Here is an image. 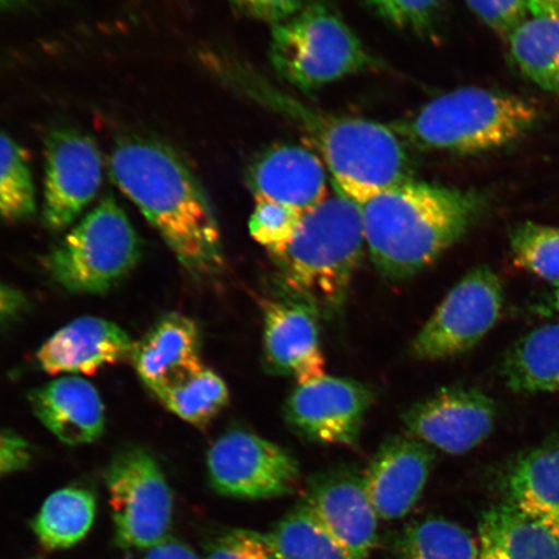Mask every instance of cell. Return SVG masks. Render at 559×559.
<instances>
[{"label":"cell","instance_id":"6da1fadb","mask_svg":"<svg viewBox=\"0 0 559 559\" xmlns=\"http://www.w3.org/2000/svg\"><path fill=\"white\" fill-rule=\"evenodd\" d=\"M116 186L134 202L188 275L206 280L225 269L222 236L198 178L169 145L124 138L109 157Z\"/></svg>","mask_w":559,"mask_h":559},{"label":"cell","instance_id":"7a4b0ae2","mask_svg":"<svg viewBox=\"0 0 559 559\" xmlns=\"http://www.w3.org/2000/svg\"><path fill=\"white\" fill-rule=\"evenodd\" d=\"M226 80L263 107L298 126L323 157L335 191L358 205L411 179L404 140L391 126L324 114L237 61H221Z\"/></svg>","mask_w":559,"mask_h":559},{"label":"cell","instance_id":"3957f363","mask_svg":"<svg viewBox=\"0 0 559 559\" xmlns=\"http://www.w3.org/2000/svg\"><path fill=\"white\" fill-rule=\"evenodd\" d=\"M362 229L383 277L404 280L430 267L477 221L484 201L472 191L408 179L361 206Z\"/></svg>","mask_w":559,"mask_h":559},{"label":"cell","instance_id":"277c9868","mask_svg":"<svg viewBox=\"0 0 559 559\" xmlns=\"http://www.w3.org/2000/svg\"><path fill=\"white\" fill-rule=\"evenodd\" d=\"M365 245L360 205L335 191L302 215L293 239L271 257L293 300L333 314L345 304Z\"/></svg>","mask_w":559,"mask_h":559},{"label":"cell","instance_id":"5b68a950","mask_svg":"<svg viewBox=\"0 0 559 559\" xmlns=\"http://www.w3.org/2000/svg\"><path fill=\"white\" fill-rule=\"evenodd\" d=\"M539 117V109L520 96L464 87L437 97L391 128L419 150L469 155L516 142Z\"/></svg>","mask_w":559,"mask_h":559},{"label":"cell","instance_id":"8992f818","mask_svg":"<svg viewBox=\"0 0 559 559\" xmlns=\"http://www.w3.org/2000/svg\"><path fill=\"white\" fill-rule=\"evenodd\" d=\"M270 59L285 82L305 93L374 64L356 34L321 0L272 26Z\"/></svg>","mask_w":559,"mask_h":559},{"label":"cell","instance_id":"52a82bcc","mask_svg":"<svg viewBox=\"0 0 559 559\" xmlns=\"http://www.w3.org/2000/svg\"><path fill=\"white\" fill-rule=\"evenodd\" d=\"M142 242L114 195H105L45 258L55 282L76 295H104L134 270Z\"/></svg>","mask_w":559,"mask_h":559},{"label":"cell","instance_id":"ba28073f","mask_svg":"<svg viewBox=\"0 0 559 559\" xmlns=\"http://www.w3.org/2000/svg\"><path fill=\"white\" fill-rule=\"evenodd\" d=\"M116 540L123 549L148 550L166 539L173 495L152 454L136 445L118 451L105 472Z\"/></svg>","mask_w":559,"mask_h":559},{"label":"cell","instance_id":"9c48e42d","mask_svg":"<svg viewBox=\"0 0 559 559\" xmlns=\"http://www.w3.org/2000/svg\"><path fill=\"white\" fill-rule=\"evenodd\" d=\"M504 305V286L495 272L481 265L453 286L412 342L418 360H442L469 352L498 324Z\"/></svg>","mask_w":559,"mask_h":559},{"label":"cell","instance_id":"30bf717a","mask_svg":"<svg viewBox=\"0 0 559 559\" xmlns=\"http://www.w3.org/2000/svg\"><path fill=\"white\" fill-rule=\"evenodd\" d=\"M210 485L227 498L267 500L292 493L300 478L298 461L270 440L247 430L227 431L207 452Z\"/></svg>","mask_w":559,"mask_h":559},{"label":"cell","instance_id":"8fae6325","mask_svg":"<svg viewBox=\"0 0 559 559\" xmlns=\"http://www.w3.org/2000/svg\"><path fill=\"white\" fill-rule=\"evenodd\" d=\"M103 157L95 140L58 128L45 140L44 219L52 233L67 229L99 193Z\"/></svg>","mask_w":559,"mask_h":559},{"label":"cell","instance_id":"7c38bea8","mask_svg":"<svg viewBox=\"0 0 559 559\" xmlns=\"http://www.w3.org/2000/svg\"><path fill=\"white\" fill-rule=\"evenodd\" d=\"M372 403V390L365 383L324 376L293 390L284 417L293 431L311 442L355 445Z\"/></svg>","mask_w":559,"mask_h":559},{"label":"cell","instance_id":"4fadbf2b","mask_svg":"<svg viewBox=\"0 0 559 559\" xmlns=\"http://www.w3.org/2000/svg\"><path fill=\"white\" fill-rule=\"evenodd\" d=\"M402 418L409 435L423 443L464 454L491 436L496 405L477 389L449 388L415 403Z\"/></svg>","mask_w":559,"mask_h":559},{"label":"cell","instance_id":"5bb4252c","mask_svg":"<svg viewBox=\"0 0 559 559\" xmlns=\"http://www.w3.org/2000/svg\"><path fill=\"white\" fill-rule=\"evenodd\" d=\"M304 504L353 559H368L377 542L379 515L362 475L352 467H334L313 475Z\"/></svg>","mask_w":559,"mask_h":559},{"label":"cell","instance_id":"9a60e30c","mask_svg":"<svg viewBox=\"0 0 559 559\" xmlns=\"http://www.w3.org/2000/svg\"><path fill=\"white\" fill-rule=\"evenodd\" d=\"M436 454L414 437H393L370 461L362 479L379 519L395 521L417 504L428 484Z\"/></svg>","mask_w":559,"mask_h":559},{"label":"cell","instance_id":"2e32d148","mask_svg":"<svg viewBox=\"0 0 559 559\" xmlns=\"http://www.w3.org/2000/svg\"><path fill=\"white\" fill-rule=\"evenodd\" d=\"M328 169L317 153L305 146H270L251 160L247 180L257 201L306 213L328 198Z\"/></svg>","mask_w":559,"mask_h":559},{"label":"cell","instance_id":"e0dca14e","mask_svg":"<svg viewBox=\"0 0 559 559\" xmlns=\"http://www.w3.org/2000/svg\"><path fill=\"white\" fill-rule=\"evenodd\" d=\"M263 348L271 372L298 384L325 376L317 312L297 300H269L263 306Z\"/></svg>","mask_w":559,"mask_h":559},{"label":"cell","instance_id":"ac0fdd59","mask_svg":"<svg viewBox=\"0 0 559 559\" xmlns=\"http://www.w3.org/2000/svg\"><path fill=\"white\" fill-rule=\"evenodd\" d=\"M128 332L109 320L85 317L62 326L37 352V361L48 374H94L130 358Z\"/></svg>","mask_w":559,"mask_h":559},{"label":"cell","instance_id":"d6986e66","mask_svg":"<svg viewBox=\"0 0 559 559\" xmlns=\"http://www.w3.org/2000/svg\"><path fill=\"white\" fill-rule=\"evenodd\" d=\"M130 358L152 394L185 381L205 367L201 360L199 326L179 312L160 318L135 342Z\"/></svg>","mask_w":559,"mask_h":559},{"label":"cell","instance_id":"ffe728a7","mask_svg":"<svg viewBox=\"0 0 559 559\" xmlns=\"http://www.w3.org/2000/svg\"><path fill=\"white\" fill-rule=\"evenodd\" d=\"M29 400L41 425L64 444H90L103 436L105 408L99 391L81 377H60L35 389Z\"/></svg>","mask_w":559,"mask_h":559},{"label":"cell","instance_id":"44dd1931","mask_svg":"<svg viewBox=\"0 0 559 559\" xmlns=\"http://www.w3.org/2000/svg\"><path fill=\"white\" fill-rule=\"evenodd\" d=\"M510 506L559 542V444L528 451L506 478Z\"/></svg>","mask_w":559,"mask_h":559},{"label":"cell","instance_id":"7402d4cb","mask_svg":"<svg viewBox=\"0 0 559 559\" xmlns=\"http://www.w3.org/2000/svg\"><path fill=\"white\" fill-rule=\"evenodd\" d=\"M478 559H559V542L510 506L493 507L481 516Z\"/></svg>","mask_w":559,"mask_h":559},{"label":"cell","instance_id":"603a6c76","mask_svg":"<svg viewBox=\"0 0 559 559\" xmlns=\"http://www.w3.org/2000/svg\"><path fill=\"white\" fill-rule=\"evenodd\" d=\"M502 376L515 393L559 391V324H548L524 335L509 349Z\"/></svg>","mask_w":559,"mask_h":559},{"label":"cell","instance_id":"cb8c5ba5","mask_svg":"<svg viewBox=\"0 0 559 559\" xmlns=\"http://www.w3.org/2000/svg\"><path fill=\"white\" fill-rule=\"evenodd\" d=\"M95 514L93 492L81 487L62 488L45 501L33 521V531L46 549H69L85 539Z\"/></svg>","mask_w":559,"mask_h":559},{"label":"cell","instance_id":"d4e9b609","mask_svg":"<svg viewBox=\"0 0 559 559\" xmlns=\"http://www.w3.org/2000/svg\"><path fill=\"white\" fill-rule=\"evenodd\" d=\"M508 41L521 72L536 86L559 96V16H530Z\"/></svg>","mask_w":559,"mask_h":559},{"label":"cell","instance_id":"484cf974","mask_svg":"<svg viewBox=\"0 0 559 559\" xmlns=\"http://www.w3.org/2000/svg\"><path fill=\"white\" fill-rule=\"evenodd\" d=\"M260 536L275 559H353L304 502Z\"/></svg>","mask_w":559,"mask_h":559},{"label":"cell","instance_id":"4316f807","mask_svg":"<svg viewBox=\"0 0 559 559\" xmlns=\"http://www.w3.org/2000/svg\"><path fill=\"white\" fill-rule=\"evenodd\" d=\"M393 559H478L474 537L459 524L439 519L411 522L391 545Z\"/></svg>","mask_w":559,"mask_h":559},{"label":"cell","instance_id":"83f0119b","mask_svg":"<svg viewBox=\"0 0 559 559\" xmlns=\"http://www.w3.org/2000/svg\"><path fill=\"white\" fill-rule=\"evenodd\" d=\"M155 395L171 414L200 429L212 424L229 403L225 380L207 367Z\"/></svg>","mask_w":559,"mask_h":559},{"label":"cell","instance_id":"f1b7e54d","mask_svg":"<svg viewBox=\"0 0 559 559\" xmlns=\"http://www.w3.org/2000/svg\"><path fill=\"white\" fill-rule=\"evenodd\" d=\"M35 212L37 193L29 156L15 139L0 131V221L23 222Z\"/></svg>","mask_w":559,"mask_h":559},{"label":"cell","instance_id":"f546056e","mask_svg":"<svg viewBox=\"0 0 559 559\" xmlns=\"http://www.w3.org/2000/svg\"><path fill=\"white\" fill-rule=\"evenodd\" d=\"M516 267L559 284V228L526 222L510 233Z\"/></svg>","mask_w":559,"mask_h":559},{"label":"cell","instance_id":"4dcf8cb0","mask_svg":"<svg viewBox=\"0 0 559 559\" xmlns=\"http://www.w3.org/2000/svg\"><path fill=\"white\" fill-rule=\"evenodd\" d=\"M304 214L274 202L257 201L249 221L250 235L271 255L276 254L293 239Z\"/></svg>","mask_w":559,"mask_h":559},{"label":"cell","instance_id":"1f68e13d","mask_svg":"<svg viewBox=\"0 0 559 559\" xmlns=\"http://www.w3.org/2000/svg\"><path fill=\"white\" fill-rule=\"evenodd\" d=\"M384 19L401 27L424 31L442 9L443 0H370Z\"/></svg>","mask_w":559,"mask_h":559},{"label":"cell","instance_id":"d6a6232c","mask_svg":"<svg viewBox=\"0 0 559 559\" xmlns=\"http://www.w3.org/2000/svg\"><path fill=\"white\" fill-rule=\"evenodd\" d=\"M466 3L487 26L507 39L530 17L523 0H466Z\"/></svg>","mask_w":559,"mask_h":559},{"label":"cell","instance_id":"836d02e7","mask_svg":"<svg viewBox=\"0 0 559 559\" xmlns=\"http://www.w3.org/2000/svg\"><path fill=\"white\" fill-rule=\"evenodd\" d=\"M205 559H275L260 534L236 530L213 543Z\"/></svg>","mask_w":559,"mask_h":559},{"label":"cell","instance_id":"e575fe53","mask_svg":"<svg viewBox=\"0 0 559 559\" xmlns=\"http://www.w3.org/2000/svg\"><path fill=\"white\" fill-rule=\"evenodd\" d=\"M320 0H229L236 10L271 26L283 23Z\"/></svg>","mask_w":559,"mask_h":559},{"label":"cell","instance_id":"d590c367","mask_svg":"<svg viewBox=\"0 0 559 559\" xmlns=\"http://www.w3.org/2000/svg\"><path fill=\"white\" fill-rule=\"evenodd\" d=\"M32 459V445L27 440L0 429V477L26 469Z\"/></svg>","mask_w":559,"mask_h":559},{"label":"cell","instance_id":"8d00e7d4","mask_svg":"<svg viewBox=\"0 0 559 559\" xmlns=\"http://www.w3.org/2000/svg\"><path fill=\"white\" fill-rule=\"evenodd\" d=\"M26 307L27 298L23 292L0 283V326L16 319Z\"/></svg>","mask_w":559,"mask_h":559},{"label":"cell","instance_id":"74e56055","mask_svg":"<svg viewBox=\"0 0 559 559\" xmlns=\"http://www.w3.org/2000/svg\"><path fill=\"white\" fill-rule=\"evenodd\" d=\"M144 559H200L186 544L166 539L146 550Z\"/></svg>","mask_w":559,"mask_h":559},{"label":"cell","instance_id":"f35d334b","mask_svg":"<svg viewBox=\"0 0 559 559\" xmlns=\"http://www.w3.org/2000/svg\"><path fill=\"white\" fill-rule=\"evenodd\" d=\"M530 16H559V0H523Z\"/></svg>","mask_w":559,"mask_h":559},{"label":"cell","instance_id":"ab89813d","mask_svg":"<svg viewBox=\"0 0 559 559\" xmlns=\"http://www.w3.org/2000/svg\"><path fill=\"white\" fill-rule=\"evenodd\" d=\"M29 2V0H0V10L13 9V7H17Z\"/></svg>","mask_w":559,"mask_h":559},{"label":"cell","instance_id":"60d3db41","mask_svg":"<svg viewBox=\"0 0 559 559\" xmlns=\"http://www.w3.org/2000/svg\"><path fill=\"white\" fill-rule=\"evenodd\" d=\"M554 307L557 312H559V284L557 285V290L554 297Z\"/></svg>","mask_w":559,"mask_h":559}]
</instances>
